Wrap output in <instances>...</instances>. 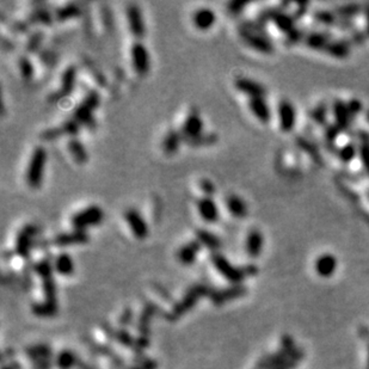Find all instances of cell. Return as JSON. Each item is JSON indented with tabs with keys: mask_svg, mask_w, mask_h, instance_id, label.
<instances>
[{
	"mask_svg": "<svg viewBox=\"0 0 369 369\" xmlns=\"http://www.w3.org/2000/svg\"><path fill=\"white\" fill-rule=\"evenodd\" d=\"M271 20L274 21L275 25L279 29V30L286 32V34H289L290 31H293L294 29H295L294 28L293 17L285 12H282V11L274 10V12H272Z\"/></svg>",
	"mask_w": 369,
	"mask_h": 369,
	"instance_id": "26",
	"label": "cell"
},
{
	"mask_svg": "<svg viewBox=\"0 0 369 369\" xmlns=\"http://www.w3.org/2000/svg\"><path fill=\"white\" fill-rule=\"evenodd\" d=\"M234 86L236 90L250 96L251 98H254V97H264L265 93H267V89L264 88V85L245 77L236 78L234 80Z\"/></svg>",
	"mask_w": 369,
	"mask_h": 369,
	"instance_id": "9",
	"label": "cell"
},
{
	"mask_svg": "<svg viewBox=\"0 0 369 369\" xmlns=\"http://www.w3.org/2000/svg\"><path fill=\"white\" fill-rule=\"evenodd\" d=\"M131 57L133 68L136 73L145 75L149 71V54L143 43L136 41L131 47Z\"/></svg>",
	"mask_w": 369,
	"mask_h": 369,
	"instance_id": "4",
	"label": "cell"
},
{
	"mask_svg": "<svg viewBox=\"0 0 369 369\" xmlns=\"http://www.w3.org/2000/svg\"><path fill=\"white\" fill-rule=\"evenodd\" d=\"M18 66H19V72L25 80H30L34 75V66L28 56H20L18 59Z\"/></svg>",
	"mask_w": 369,
	"mask_h": 369,
	"instance_id": "35",
	"label": "cell"
},
{
	"mask_svg": "<svg viewBox=\"0 0 369 369\" xmlns=\"http://www.w3.org/2000/svg\"><path fill=\"white\" fill-rule=\"evenodd\" d=\"M79 14H80V9H79V6L77 5V4L68 3V4H64V5L59 7V9H56L55 17H56V20L64 21L68 19H72V18L78 17Z\"/></svg>",
	"mask_w": 369,
	"mask_h": 369,
	"instance_id": "29",
	"label": "cell"
},
{
	"mask_svg": "<svg viewBox=\"0 0 369 369\" xmlns=\"http://www.w3.org/2000/svg\"><path fill=\"white\" fill-rule=\"evenodd\" d=\"M261 367H262V368H264V369H281V368L275 367V365H270V364L265 363V362H262V363H261Z\"/></svg>",
	"mask_w": 369,
	"mask_h": 369,
	"instance_id": "50",
	"label": "cell"
},
{
	"mask_svg": "<svg viewBox=\"0 0 369 369\" xmlns=\"http://www.w3.org/2000/svg\"><path fill=\"white\" fill-rule=\"evenodd\" d=\"M92 111L93 110L91 109V107L85 105V104L81 102L74 109L73 118L80 125H85V127L92 129L96 127V121H95V118H93Z\"/></svg>",
	"mask_w": 369,
	"mask_h": 369,
	"instance_id": "20",
	"label": "cell"
},
{
	"mask_svg": "<svg viewBox=\"0 0 369 369\" xmlns=\"http://www.w3.org/2000/svg\"><path fill=\"white\" fill-rule=\"evenodd\" d=\"M338 154H339L340 159H342L343 161H345V163H349V161L354 159L355 154H356V148H355L354 145L349 143V145L343 146L342 148H340Z\"/></svg>",
	"mask_w": 369,
	"mask_h": 369,
	"instance_id": "40",
	"label": "cell"
},
{
	"mask_svg": "<svg viewBox=\"0 0 369 369\" xmlns=\"http://www.w3.org/2000/svg\"><path fill=\"white\" fill-rule=\"evenodd\" d=\"M361 11V6L358 4H348V5L339 6L337 9V13L340 14L342 17L350 18L353 16H356V14Z\"/></svg>",
	"mask_w": 369,
	"mask_h": 369,
	"instance_id": "37",
	"label": "cell"
},
{
	"mask_svg": "<svg viewBox=\"0 0 369 369\" xmlns=\"http://www.w3.org/2000/svg\"><path fill=\"white\" fill-rule=\"evenodd\" d=\"M30 23H42V24H52L53 16L48 10L46 9H35L29 16Z\"/></svg>",
	"mask_w": 369,
	"mask_h": 369,
	"instance_id": "33",
	"label": "cell"
},
{
	"mask_svg": "<svg viewBox=\"0 0 369 369\" xmlns=\"http://www.w3.org/2000/svg\"><path fill=\"white\" fill-rule=\"evenodd\" d=\"M211 263H213L214 268L216 269L219 274L224 276V277L227 279V281L232 283H239L243 281V278L245 277L246 274H256L257 268L253 267V265H250L249 269H243V268H236L234 265L229 263L227 258L222 256L221 253L214 252L210 257Z\"/></svg>",
	"mask_w": 369,
	"mask_h": 369,
	"instance_id": "1",
	"label": "cell"
},
{
	"mask_svg": "<svg viewBox=\"0 0 369 369\" xmlns=\"http://www.w3.org/2000/svg\"><path fill=\"white\" fill-rule=\"evenodd\" d=\"M195 235H196V240L201 244V245L207 246L208 249L210 250H216L221 245V242L220 239H219V236L215 235L213 232L208 231L206 228H197Z\"/></svg>",
	"mask_w": 369,
	"mask_h": 369,
	"instance_id": "24",
	"label": "cell"
},
{
	"mask_svg": "<svg viewBox=\"0 0 369 369\" xmlns=\"http://www.w3.org/2000/svg\"><path fill=\"white\" fill-rule=\"evenodd\" d=\"M82 103H84L85 105H88L89 107H91L92 110H95L99 104L98 93L96 91H89L84 97V99H82Z\"/></svg>",
	"mask_w": 369,
	"mask_h": 369,
	"instance_id": "41",
	"label": "cell"
},
{
	"mask_svg": "<svg viewBox=\"0 0 369 369\" xmlns=\"http://www.w3.org/2000/svg\"><path fill=\"white\" fill-rule=\"evenodd\" d=\"M103 218L104 214L103 210L100 209V207L96 206V204H91V206L82 208L81 210H79L72 215L71 224L74 227V229L85 231V228L90 227V226L100 224Z\"/></svg>",
	"mask_w": 369,
	"mask_h": 369,
	"instance_id": "3",
	"label": "cell"
},
{
	"mask_svg": "<svg viewBox=\"0 0 369 369\" xmlns=\"http://www.w3.org/2000/svg\"><path fill=\"white\" fill-rule=\"evenodd\" d=\"M305 42L307 43V46H310L311 48L313 49H319L324 50L325 47L328 46L330 42L329 37L324 34H310L305 37Z\"/></svg>",
	"mask_w": 369,
	"mask_h": 369,
	"instance_id": "32",
	"label": "cell"
},
{
	"mask_svg": "<svg viewBox=\"0 0 369 369\" xmlns=\"http://www.w3.org/2000/svg\"><path fill=\"white\" fill-rule=\"evenodd\" d=\"M61 127H62V129H63L64 135H71L72 138H75V135L79 133L80 124H79L78 122L75 121L73 117H72V118H70V120L64 121L63 123L61 124Z\"/></svg>",
	"mask_w": 369,
	"mask_h": 369,
	"instance_id": "38",
	"label": "cell"
},
{
	"mask_svg": "<svg viewBox=\"0 0 369 369\" xmlns=\"http://www.w3.org/2000/svg\"><path fill=\"white\" fill-rule=\"evenodd\" d=\"M14 29H16V30L17 31H24L25 30V25L23 24V23H20V21H19V23H17L16 24V27H14Z\"/></svg>",
	"mask_w": 369,
	"mask_h": 369,
	"instance_id": "51",
	"label": "cell"
},
{
	"mask_svg": "<svg viewBox=\"0 0 369 369\" xmlns=\"http://www.w3.org/2000/svg\"><path fill=\"white\" fill-rule=\"evenodd\" d=\"M240 35L244 41H245L250 47H252L253 49L258 50V52L263 54H270L274 52V46H272L271 41L267 37H264L263 35L257 34V32H253L249 28H243L240 30Z\"/></svg>",
	"mask_w": 369,
	"mask_h": 369,
	"instance_id": "6",
	"label": "cell"
},
{
	"mask_svg": "<svg viewBox=\"0 0 369 369\" xmlns=\"http://www.w3.org/2000/svg\"><path fill=\"white\" fill-rule=\"evenodd\" d=\"M201 244L197 240H191V242L184 244V245L179 247L177 251V258L181 263L189 265L192 264L196 261L197 253L200 252Z\"/></svg>",
	"mask_w": 369,
	"mask_h": 369,
	"instance_id": "17",
	"label": "cell"
},
{
	"mask_svg": "<svg viewBox=\"0 0 369 369\" xmlns=\"http://www.w3.org/2000/svg\"><path fill=\"white\" fill-rule=\"evenodd\" d=\"M368 369H369V362H368Z\"/></svg>",
	"mask_w": 369,
	"mask_h": 369,
	"instance_id": "54",
	"label": "cell"
},
{
	"mask_svg": "<svg viewBox=\"0 0 369 369\" xmlns=\"http://www.w3.org/2000/svg\"><path fill=\"white\" fill-rule=\"evenodd\" d=\"M333 111H335L337 127H338L340 131H345V129L349 127L351 118V114L349 111V107H348V104L340 102V100H337L335 103V106H333Z\"/></svg>",
	"mask_w": 369,
	"mask_h": 369,
	"instance_id": "23",
	"label": "cell"
},
{
	"mask_svg": "<svg viewBox=\"0 0 369 369\" xmlns=\"http://www.w3.org/2000/svg\"><path fill=\"white\" fill-rule=\"evenodd\" d=\"M75 71L74 66H68L66 70L62 72V75H61V88L59 91L52 95L53 100H59L60 98H63V97H67L72 92V90L74 88V81H75Z\"/></svg>",
	"mask_w": 369,
	"mask_h": 369,
	"instance_id": "14",
	"label": "cell"
},
{
	"mask_svg": "<svg viewBox=\"0 0 369 369\" xmlns=\"http://www.w3.org/2000/svg\"><path fill=\"white\" fill-rule=\"evenodd\" d=\"M247 2H242V0H233V2H229L227 4V10L228 12L233 14H238L244 10V7L247 5Z\"/></svg>",
	"mask_w": 369,
	"mask_h": 369,
	"instance_id": "44",
	"label": "cell"
},
{
	"mask_svg": "<svg viewBox=\"0 0 369 369\" xmlns=\"http://www.w3.org/2000/svg\"><path fill=\"white\" fill-rule=\"evenodd\" d=\"M279 125L283 132H290L295 124V109L289 100H282L278 105Z\"/></svg>",
	"mask_w": 369,
	"mask_h": 369,
	"instance_id": "13",
	"label": "cell"
},
{
	"mask_svg": "<svg viewBox=\"0 0 369 369\" xmlns=\"http://www.w3.org/2000/svg\"><path fill=\"white\" fill-rule=\"evenodd\" d=\"M47 153L42 146L35 147L29 159L27 171H25V181L30 188H38L41 185L43 170H45Z\"/></svg>",
	"mask_w": 369,
	"mask_h": 369,
	"instance_id": "2",
	"label": "cell"
},
{
	"mask_svg": "<svg viewBox=\"0 0 369 369\" xmlns=\"http://www.w3.org/2000/svg\"><path fill=\"white\" fill-rule=\"evenodd\" d=\"M53 268L57 274L62 276H70L74 271V264L71 256L66 252H61L55 256L53 261Z\"/></svg>",
	"mask_w": 369,
	"mask_h": 369,
	"instance_id": "21",
	"label": "cell"
},
{
	"mask_svg": "<svg viewBox=\"0 0 369 369\" xmlns=\"http://www.w3.org/2000/svg\"><path fill=\"white\" fill-rule=\"evenodd\" d=\"M282 355H285L286 357H288L289 360L294 361L295 363H297L303 357L302 351L297 349L293 339L289 336H285L282 339Z\"/></svg>",
	"mask_w": 369,
	"mask_h": 369,
	"instance_id": "28",
	"label": "cell"
},
{
	"mask_svg": "<svg viewBox=\"0 0 369 369\" xmlns=\"http://www.w3.org/2000/svg\"><path fill=\"white\" fill-rule=\"evenodd\" d=\"M182 138H183V135L181 132L176 131V129H170V131L166 133V135L164 136L161 147H163V149L167 154L175 153L176 150L178 149Z\"/></svg>",
	"mask_w": 369,
	"mask_h": 369,
	"instance_id": "27",
	"label": "cell"
},
{
	"mask_svg": "<svg viewBox=\"0 0 369 369\" xmlns=\"http://www.w3.org/2000/svg\"><path fill=\"white\" fill-rule=\"evenodd\" d=\"M124 220L127 222L128 227L131 228L133 234L138 239H145L148 234V225L135 208H128L124 211Z\"/></svg>",
	"mask_w": 369,
	"mask_h": 369,
	"instance_id": "5",
	"label": "cell"
},
{
	"mask_svg": "<svg viewBox=\"0 0 369 369\" xmlns=\"http://www.w3.org/2000/svg\"><path fill=\"white\" fill-rule=\"evenodd\" d=\"M67 149L72 158L77 161L78 164H84L88 161V152H86L84 145L77 138H71L67 141Z\"/></svg>",
	"mask_w": 369,
	"mask_h": 369,
	"instance_id": "25",
	"label": "cell"
},
{
	"mask_svg": "<svg viewBox=\"0 0 369 369\" xmlns=\"http://www.w3.org/2000/svg\"><path fill=\"white\" fill-rule=\"evenodd\" d=\"M346 104H348V107H349L351 116H355V115H357L362 110V104H361V102H358L357 99H351L350 102Z\"/></svg>",
	"mask_w": 369,
	"mask_h": 369,
	"instance_id": "48",
	"label": "cell"
},
{
	"mask_svg": "<svg viewBox=\"0 0 369 369\" xmlns=\"http://www.w3.org/2000/svg\"><path fill=\"white\" fill-rule=\"evenodd\" d=\"M287 35H288V38H287V41H288V43H290V45H292V43L299 42L300 39L302 38V35H301V32L299 30H296V29H294L293 31H290L289 34H287Z\"/></svg>",
	"mask_w": 369,
	"mask_h": 369,
	"instance_id": "49",
	"label": "cell"
},
{
	"mask_svg": "<svg viewBox=\"0 0 369 369\" xmlns=\"http://www.w3.org/2000/svg\"><path fill=\"white\" fill-rule=\"evenodd\" d=\"M202 131H203V121L202 118H201L200 114L193 109L190 110L188 116L185 117V120L182 124L181 133L183 138L185 140L196 138V136L202 134Z\"/></svg>",
	"mask_w": 369,
	"mask_h": 369,
	"instance_id": "8",
	"label": "cell"
},
{
	"mask_svg": "<svg viewBox=\"0 0 369 369\" xmlns=\"http://www.w3.org/2000/svg\"><path fill=\"white\" fill-rule=\"evenodd\" d=\"M263 234L258 231V229H252L247 233L246 240H245V249L246 252L250 254L251 257H258L262 253L263 250Z\"/></svg>",
	"mask_w": 369,
	"mask_h": 369,
	"instance_id": "18",
	"label": "cell"
},
{
	"mask_svg": "<svg viewBox=\"0 0 369 369\" xmlns=\"http://www.w3.org/2000/svg\"><path fill=\"white\" fill-rule=\"evenodd\" d=\"M216 14L209 7H200L192 13V23L199 30H208L215 24Z\"/></svg>",
	"mask_w": 369,
	"mask_h": 369,
	"instance_id": "12",
	"label": "cell"
},
{
	"mask_svg": "<svg viewBox=\"0 0 369 369\" xmlns=\"http://www.w3.org/2000/svg\"><path fill=\"white\" fill-rule=\"evenodd\" d=\"M89 240V234L86 231H74L60 233L56 236H54L53 243L57 246H67V245H75V244H84Z\"/></svg>",
	"mask_w": 369,
	"mask_h": 369,
	"instance_id": "15",
	"label": "cell"
},
{
	"mask_svg": "<svg viewBox=\"0 0 369 369\" xmlns=\"http://www.w3.org/2000/svg\"><path fill=\"white\" fill-rule=\"evenodd\" d=\"M337 268V259L330 253L321 254L315 262V270L322 277H330Z\"/></svg>",
	"mask_w": 369,
	"mask_h": 369,
	"instance_id": "19",
	"label": "cell"
},
{
	"mask_svg": "<svg viewBox=\"0 0 369 369\" xmlns=\"http://www.w3.org/2000/svg\"><path fill=\"white\" fill-rule=\"evenodd\" d=\"M315 19H317L319 23L325 24V25H333L337 23V18L335 16V13L330 12V11L326 10H321V11H317L314 13Z\"/></svg>",
	"mask_w": 369,
	"mask_h": 369,
	"instance_id": "36",
	"label": "cell"
},
{
	"mask_svg": "<svg viewBox=\"0 0 369 369\" xmlns=\"http://www.w3.org/2000/svg\"><path fill=\"white\" fill-rule=\"evenodd\" d=\"M36 232L35 226L32 225H25L23 228H20V231L18 232L17 238H16V249L17 254H19L21 257H27L29 251H30V244L31 239L34 236Z\"/></svg>",
	"mask_w": 369,
	"mask_h": 369,
	"instance_id": "11",
	"label": "cell"
},
{
	"mask_svg": "<svg viewBox=\"0 0 369 369\" xmlns=\"http://www.w3.org/2000/svg\"><path fill=\"white\" fill-rule=\"evenodd\" d=\"M297 141H299V146L301 147V148H303L306 152H308V154H310L311 157H313L314 159H319L318 157V150L317 148H314L313 146L311 145V142L306 141V140H302V139H297Z\"/></svg>",
	"mask_w": 369,
	"mask_h": 369,
	"instance_id": "45",
	"label": "cell"
},
{
	"mask_svg": "<svg viewBox=\"0 0 369 369\" xmlns=\"http://www.w3.org/2000/svg\"><path fill=\"white\" fill-rule=\"evenodd\" d=\"M226 207H227V210L231 213L234 218H244L247 214V206L246 203L244 202V200L238 195H228L226 197Z\"/></svg>",
	"mask_w": 369,
	"mask_h": 369,
	"instance_id": "22",
	"label": "cell"
},
{
	"mask_svg": "<svg viewBox=\"0 0 369 369\" xmlns=\"http://www.w3.org/2000/svg\"><path fill=\"white\" fill-rule=\"evenodd\" d=\"M365 16H367V29H368V32H369V5L367 9H365Z\"/></svg>",
	"mask_w": 369,
	"mask_h": 369,
	"instance_id": "52",
	"label": "cell"
},
{
	"mask_svg": "<svg viewBox=\"0 0 369 369\" xmlns=\"http://www.w3.org/2000/svg\"><path fill=\"white\" fill-rule=\"evenodd\" d=\"M362 164L365 171L369 173V135L367 133H361L360 134V147H358Z\"/></svg>",
	"mask_w": 369,
	"mask_h": 369,
	"instance_id": "31",
	"label": "cell"
},
{
	"mask_svg": "<svg viewBox=\"0 0 369 369\" xmlns=\"http://www.w3.org/2000/svg\"><path fill=\"white\" fill-rule=\"evenodd\" d=\"M197 211H199L200 216L206 222L213 224L219 219V210L216 203L214 200L209 196H203L197 200L196 202Z\"/></svg>",
	"mask_w": 369,
	"mask_h": 369,
	"instance_id": "10",
	"label": "cell"
},
{
	"mask_svg": "<svg viewBox=\"0 0 369 369\" xmlns=\"http://www.w3.org/2000/svg\"><path fill=\"white\" fill-rule=\"evenodd\" d=\"M312 118H313L314 121H317L318 123H322V122L325 121V118H326V106L324 105V104L319 105L317 109H315L313 113H312Z\"/></svg>",
	"mask_w": 369,
	"mask_h": 369,
	"instance_id": "46",
	"label": "cell"
},
{
	"mask_svg": "<svg viewBox=\"0 0 369 369\" xmlns=\"http://www.w3.org/2000/svg\"><path fill=\"white\" fill-rule=\"evenodd\" d=\"M42 37L43 34L41 31H36L35 34L31 35V37L29 38V41L27 43V49L29 52H34V50L38 48V46L41 45L42 42Z\"/></svg>",
	"mask_w": 369,
	"mask_h": 369,
	"instance_id": "42",
	"label": "cell"
},
{
	"mask_svg": "<svg viewBox=\"0 0 369 369\" xmlns=\"http://www.w3.org/2000/svg\"><path fill=\"white\" fill-rule=\"evenodd\" d=\"M200 189L202 190V192L204 193V196H213V193L215 192V186L213 184V182L209 181V179H201L200 181Z\"/></svg>",
	"mask_w": 369,
	"mask_h": 369,
	"instance_id": "43",
	"label": "cell"
},
{
	"mask_svg": "<svg viewBox=\"0 0 369 369\" xmlns=\"http://www.w3.org/2000/svg\"><path fill=\"white\" fill-rule=\"evenodd\" d=\"M218 140V136L214 133H202V134L196 136V138L185 140L190 146H207L211 145Z\"/></svg>",
	"mask_w": 369,
	"mask_h": 369,
	"instance_id": "34",
	"label": "cell"
},
{
	"mask_svg": "<svg viewBox=\"0 0 369 369\" xmlns=\"http://www.w3.org/2000/svg\"><path fill=\"white\" fill-rule=\"evenodd\" d=\"M249 107L256 118H258L261 122H269L271 118V111L269 107L268 103L265 102L264 97H254V98H250L249 100Z\"/></svg>",
	"mask_w": 369,
	"mask_h": 369,
	"instance_id": "16",
	"label": "cell"
},
{
	"mask_svg": "<svg viewBox=\"0 0 369 369\" xmlns=\"http://www.w3.org/2000/svg\"><path fill=\"white\" fill-rule=\"evenodd\" d=\"M324 52L329 53L330 55L338 57V59H343L349 54V47L346 43L338 42V41H330L328 46L325 47Z\"/></svg>",
	"mask_w": 369,
	"mask_h": 369,
	"instance_id": "30",
	"label": "cell"
},
{
	"mask_svg": "<svg viewBox=\"0 0 369 369\" xmlns=\"http://www.w3.org/2000/svg\"><path fill=\"white\" fill-rule=\"evenodd\" d=\"M64 135V132L62 127H53V128H48L46 131H43L39 133V138L42 140H55L60 136Z\"/></svg>",
	"mask_w": 369,
	"mask_h": 369,
	"instance_id": "39",
	"label": "cell"
},
{
	"mask_svg": "<svg viewBox=\"0 0 369 369\" xmlns=\"http://www.w3.org/2000/svg\"><path fill=\"white\" fill-rule=\"evenodd\" d=\"M365 116H367V120L369 121V110L367 111V115H365Z\"/></svg>",
	"mask_w": 369,
	"mask_h": 369,
	"instance_id": "53",
	"label": "cell"
},
{
	"mask_svg": "<svg viewBox=\"0 0 369 369\" xmlns=\"http://www.w3.org/2000/svg\"><path fill=\"white\" fill-rule=\"evenodd\" d=\"M339 131H340V129L337 127L336 123L331 124V125H328V128H326V132H325L326 140H328L329 142L335 141V140L337 139V136H338V134H339Z\"/></svg>",
	"mask_w": 369,
	"mask_h": 369,
	"instance_id": "47",
	"label": "cell"
},
{
	"mask_svg": "<svg viewBox=\"0 0 369 369\" xmlns=\"http://www.w3.org/2000/svg\"><path fill=\"white\" fill-rule=\"evenodd\" d=\"M125 14H127L129 31L132 32V35L136 38H141L142 36H145L146 29L140 7L136 4H129L125 9Z\"/></svg>",
	"mask_w": 369,
	"mask_h": 369,
	"instance_id": "7",
	"label": "cell"
}]
</instances>
